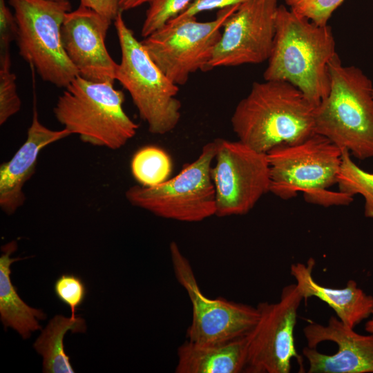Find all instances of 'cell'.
Wrapping results in <instances>:
<instances>
[{
  "label": "cell",
  "instance_id": "1",
  "mask_svg": "<svg viewBox=\"0 0 373 373\" xmlns=\"http://www.w3.org/2000/svg\"><path fill=\"white\" fill-rule=\"evenodd\" d=\"M316 107L295 86L281 80L253 83L231 118L238 140L267 153L315 134Z\"/></svg>",
  "mask_w": 373,
  "mask_h": 373
},
{
  "label": "cell",
  "instance_id": "2",
  "mask_svg": "<svg viewBox=\"0 0 373 373\" xmlns=\"http://www.w3.org/2000/svg\"><path fill=\"white\" fill-rule=\"evenodd\" d=\"M336 54L328 24L317 25L279 5L273 46L263 78L291 84L317 106L329 92V63Z\"/></svg>",
  "mask_w": 373,
  "mask_h": 373
},
{
  "label": "cell",
  "instance_id": "3",
  "mask_svg": "<svg viewBox=\"0 0 373 373\" xmlns=\"http://www.w3.org/2000/svg\"><path fill=\"white\" fill-rule=\"evenodd\" d=\"M330 88L316 107L315 133L361 160L373 157V84L361 69L329 63Z\"/></svg>",
  "mask_w": 373,
  "mask_h": 373
},
{
  "label": "cell",
  "instance_id": "4",
  "mask_svg": "<svg viewBox=\"0 0 373 373\" xmlns=\"http://www.w3.org/2000/svg\"><path fill=\"white\" fill-rule=\"evenodd\" d=\"M270 169L269 192L283 200L304 194L307 202L323 207L347 205L353 196L329 188L337 184L342 151L327 137L315 133L294 144L267 153Z\"/></svg>",
  "mask_w": 373,
  "mask_h": 373
},
{
  "label": "cell",
  "instance_id": "5",
  "mask_svg": "<svg viewBox=\"0 0 373 373\" xmlns=\"http://www.w3.org/2000/svg\"><path fill=\"white\" fill-rule=\"evenodd\" d=\"M113 84L77 76L57 99L53 108L57 120L84 143L121 149L135 135L138 124L124 111V94Z\"/></svg>",
  "mask_w": 373,
  "mask_h": 373
},
{
  "label": "cell",
  "instance_id": "6",
  "mask_svg": "<svg viewBox=\"0 0 373 373\" xmlns=\"http://www.w3.org/2000/svg\"><path fill=\"white\" fill-rule=\"evenodd\" d=\"M114 25L122 54L115 80L130 94L149 132L164 135L172 131L181 117L178 86L151 58L126 24L122 12L115 19Z\"/></svg>",
  "mask_w": 373,
  "mask_h": 373
},
{
  "label": "cell",
  "instance_id": "7",
  "mask_svg": "<svg viewBox=\"0 0 373 373\" xmlns=\"http://www.w3.org/2000/svg\"><path fill=\"white\" fill-rule=\"evenodd\" d=\"M17 23L20 56L44 82L66 88L79 76L66 54L61 37L69 0H9Z\"/></svg>",
  "mask_w": 373,
  "mask_h": 373
},
{
  "label": "cell",
  "instance_id": "8",
  "mask_svg": "<svg viewBox=\"0 0 373 373\" xmlns=\"http://www.w3.org/2000/svg\"><path fill=\"white\" fill-rule=\"evenodd\" d=\"M217 142L207 143L200 155L175 177L151 187L130 186L125 192L128 202L169 220L196 222L216 216V191L211 170Z\"/></svg>",
  "mask_w": 373,
  "mask_h": 373
},
{
  "label": "cell",
  "instance_id": "9",
  "mask_svg": "<svg viewBox=\"0 0 373 373\" xmlns=\"http://www.w3.org/2000/svg\"><path fill=\"white\" fill-rule=\"evenodd\" d=\"M240 4L220 9L216 19L198 21L195 17L169 21L141 41L151 58L176 85L204 71L221 37L228 17Z\"/></svg>",
  "mask_w": 373,
  "mask_h": 373
},
{
  "label": "cell",
  "instance_id": "10",
  "mask_svg": "<svg viewBox=\"0 0 373 373\" xmlns=\"http://www.w3.org/2000/svg\"><path fill=\"white\" fill-rule=\"evenodd\" d=\"M216 140V162L211 170L216 191V216L245 215L269 192L267 155L238 140Z\"/></svg>",
  "mask_w": 373,
  "mask_h": 373
},
{
  "label": "cell",
  "instance_id": "11",
  "mask_svg": "<svg viewBox=\"0 0 373 373\" xmlns=\"http://www.w3.org/2000/svg\"><path fill=\"white\" fill-rule=\"evenodd\" d=\"M169 251L175 278L186 290L192 305L187 341L212 345L246 336L258 321V308L223 298L207 297L200 289L189 261L175 242L170 243Z\"/></svg>",
  "mask_w": 373,
  "mask_h": 373
},
{
  "label": "cell",
  "instance_id": "12",
  "mask_svg": "<svg viewBox=\"0 0 373 373\" xmlns=\"http://www.w3.org/2000/svg\"><path fill=\"white\" fill-rule=\"evenodd\" d=\"M303 300L296 283L285 286L277 303H259L257 323L246 335L247 361L245 372L289 373L294 358L303 360L294 344L298 311Z\"/></svg>",
  "mask_w": 373,
  "mask_h": 373
},
{
  "label": "cell",
  "instance_id": "13",
  "mask_svg": "<svg viewBox=\"0 0 373 373\" xmlns=\"http://www.w3.org/2000/svg\"><path fill=\"white\" fill-rule=\"evenodd\" d=\"M278 0H247L224 23L221 37L204 68L258 64L273 46Z\"/></svg>",
  "mask_w": 373,
  "mask_h": 373
},
{
  "label": "cell",
  "instance_id": "14",
  "mask_svg": "<svg viewBox=\"0 0 373 373\" xmlns=\"http://www.w3.org/2000/svg\"><path fill=\"white\" fill-rule=\"evenodd\" d=\"M303 334L309 373H373L372 334H360L334 316L325 325L309 323Z\"/></svg>",
  "mask_w": 373,
  "mask_h": 373
},
{
  "label": "cell",
  "instance_id": "15",
  "mask_svg": "<svg viewBox=\"0 0 373 373\" xmlns=\"http://www.w3.org/2000/svg\"><path fill=\"white\" fill-rule=\"evenodd\" d=\"M112 21L79 5L66 13L61 28L63 47L79 75L92 82H115L118 66L105 39Z\"/></svg>",
  "mask_w": 373,
  "mask_h": 373
},
{
  "label": "cell",
  "instance_id": "16",
  "mask_svg": "<svg viewBox=\"0 0 373 373\" xmlns=\"http://www.w3.org/2000/svg\"><path fill=\"white\" fill-rule=\"evenodd\" d=\"M70 135L65 128L55 131L45 126L34 110L26 141L9 161L0 166V207L3 212L12 215L23 204V188L35 172L41 150Z\"/></svg>",
  "mask_w": 373,
  "mask_h": 373
},
{
  "label": "cell",
  "instance_id": "17",
  "mask_svg": "<svg viewBox=\"0 0 373 373\" xmlns=\"http://www.w3.org/2000/svg\"><path fill=\"white\" fill-rule=\"evenodd\" d=\"M315 260L296 262L290 266V273L305 301L316 297L327 304L337 318L345 325L354 328L371 316L373 296L366 294L354 280H349L345 287L334 289L318 283L312 276Z\"/></svg>",
  "mask_w": 373,
  "mask_h": 373
},
{
  "label": "cell",
  "instance_id": "18",
  "mask_svg": "<svg viewBox=\"0 0 373 373\" xmlns=\"http://www.w3.org/2000/svg\"><path fill=\"white\" fill-rule=\"evenodd\" d=\"M247 339L244 336L212 345L186 341L178 349L176 373L245 372L247 361Z\"/></svg>",
  "mask_w": 373,
  "mask_h": 373
},
{
  "label": "cell",
  "instance_id": "19",
  "mask_svg": "<svg viewBox=\"0 0 373 373\" xmlns=\"http://www.w3.org/2000/svg\"><path fill=\"white\" fill-rule=\"evenodd\" d=\"M16 241L1 247L0 257V318L5 327L16 330L23 339L31 332L40 329L38 320L46 318L45 314L24 303L17 292L10 279V266L19 258H12L10 255L17 250Z\"/></svg>",
  "mask_w": 373,
  "mask_h": 373
},
{
  "label": "cell",
  "instance_id": "20",
  "mask_svg": "<svg viewBox=\"0 0 373 373\" xmlns=\"http://www.w3.org/2000/svg\"><path fill=\"white\" fill-rule=\"evenodd\" d=\"M86 330L85 321L79 316L57 315L51 319L33 345L43 357V372L73 373L70 357L64 351V338L68 331L79 333Z\"/></svg>",
  "mask_w": 373,
  "mask_h": 373
},
{
  "label": "cell",
  "instance_id": "21",
  "mask_svg": "<svg viewBox=\"0 0 373 373\" xmlns=\"http://www.w3.org/2000/svg\"><path fill=\"white\" fill-rule=\"evenodd\" d=\"M131 173L135 180L143 186L159 185L167 180L172 171V162L169 154L155 146H146L133 155L131 162Z\"/></svg>",
  "mask_w": 373,
  "mask_h": 373
},
{
  "label": "cell",
  "instance_id": "22",
  "mask_svg": "<svg viewBox=\"0 0 373 373\" xmlns=\"http://www.w3.org/2000/svg\"><path fill=\"white\" fill-rule=\"evenodd\" d=\"M337 184L341 192L352 196L356 194L362 195L365 201L364 216L373 218V173L360 168L346 150L342 151Z\"/></svg>",
  "mask_w": 373,
  "mask_h": 373
},
{
  "label": "cell",
  "instance_id": "23",
  "mask_svg": "<svg viewBox=\"0 0 373 373\" xmlns=\"http://www.w3.org/2000/svg\"><path fill=\"white\" fill-rule=\"evenodd\" d=\"M10 54L0 57V124L3 125L21 108L16 75L11 72Z\"/></svg>",
  "mask_w": 373,
  "mask_h": 373
},
{
  "label": "cell",
  "instance_id": "24",
  "mask_svg": "<svg viewBox=\"0 0 373 373\" xmlns=\"http://www.w3.org/2000/svg\"><path fill=\"white\" fill-rule=\"evenodd\" d=\"M193 0H152L141 29L145 38L177 17Z\"/></svg>",
  "mask_w": 373,
  "mask_h": 373
},
{
  "label": "cell",
  "instance_id": "25",
  "mask_svg": "<svg viewBox=\"0 0 373 373\" xmlns=\"http://www.w3.org/2000/svg\"><path fill=\"white\" fill-rule=\"evenodd\" d=\"M289 8L319 26L327 25L333 12L344 0H285Z\"/></svg>",
  "mask_w": 373,
  "mask_h": 373
},
{
  "label": "cell",
  "instance_id": "26",
  "mask_svg": "<svg viewBox=\"0 0 373 373\" xmlns=\"http://www.w3.org/2000/svg\"><path fill=\"white\" fill-rule=\"evenodd\" d=\"M54 291L57 298L70 307L72 317L76 316L77 308L84 303L87 290L84 283L79 276L64 274L54 284Z\"/></svg>",
  "mask_w": 373,
  "mask_h": 373
},
{
  "label": "cell",
  "instance_id": "27",
  "mask_svg": "<svg viewBox=\"0 0 373 373\" xmlns=\"http://www.w3.org/2000/svg\"><path fill=\"white\" fill-rule=\"evenodd\" d=\"M17 36V23L14 13L0 0V57L10 54V46Z\"/></svg>",
  "mask_w": 373,
  "mask_h": 373
},
{
  "label": "cell",
  "instance_id": "28",
  "mask_svg": "<svg viewBox=\"0 0 373 373\" xmlns=\"http://www.w3.org/2000/svg\"><path fill=\"white\" fill-rule=\"evenodd\" d=\"M246 1L247 0H193L182 12L172 19L179 20L195 17L202 12L214 9L220 10L242 3Z\"/></svg>",
  "mask_w": 373,
  "mask_h": 373
},
{
  "label": "cell",
  "instance_id": "29",
  "mask_svg": "<svg viewBox=\"0 0 373 373\" xmlns=\"http://www.w3.org/2000/svg\"><path fill=\"white\" fill-rule=\"evenodd\" d=\"M80 5L93 9L111 21H114L120 12L119 0H80Z\"/></svg>",
  "mask_w": 373,
  "mask_h": 373
},
{
  "label": "cell",
  "instance_id": "30",
  "mask_svg": "<svg viewBox=\"0 0 373 373\" xmlns=\"http://www.w3.org/2000/svg\"><path fill=\"white\" fill-rule=\"evenodd\" d=\"M152 0H119V11L123 12L137 8L145 3H149Z\"/></svg>",
  "mask_w": 373,
  "mask_h": 373
},
{
  "label": "cell",
  "instance_id": "31",
  "mask_svg": "<svg viewBox=\"0 0 373 373\" xmlns=\"http://www.w3.org/2000/svg\"><path fill=\"white\" fill-rule=\"evenodd\" d=\"M371 316V318L365 323V329L368 333L373 334V308L372 310Z\"/></svg>",
  "mask_w": 373,
  "mask_h": 373
}]
</instances>
